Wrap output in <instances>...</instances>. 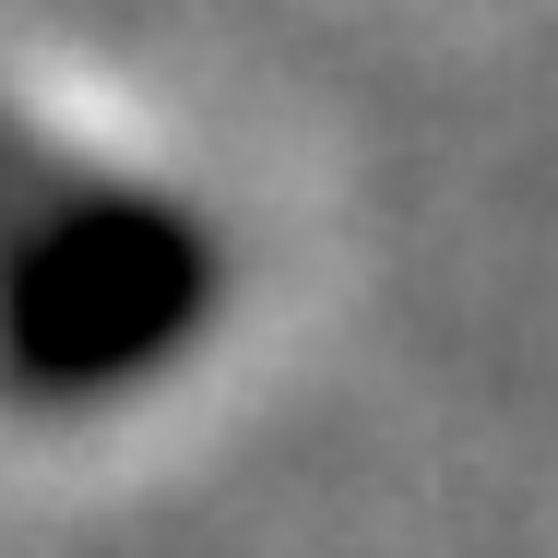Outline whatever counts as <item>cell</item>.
<instances>
[{"label": "cell", "instance_id": "cell-1", "mask_svg": "<svg viewBox=\"0 0 558 558\" xmlns=\"http://www.w3.org/2000/svg\"><path fill=\"white\" fill-rule=\"evenodd\" d=\"M226 226L167 191L96 167L36 108L0 96V404L60 428L108 416L191 368L226 322Z\"/></svg>", "mask_w": 558, "mask_h": 558}]
</instances>
